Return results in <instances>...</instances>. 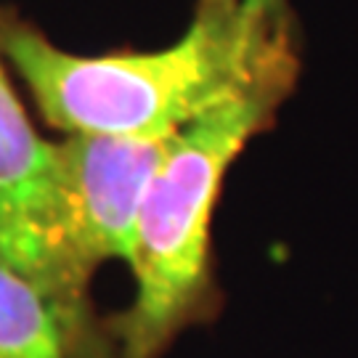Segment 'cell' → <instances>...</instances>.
Listing matches in <instances>:
<instances>
[{"mask_svg": "<svg viewBox=\"0 0 358 358\" xmlns=\"http://www.w3.org/2000/svg\"><path fill=\"white\" fill-rule=\"evenodd\" d=\"M40 115L69 136H176L239 93L297 72L287 13L247 0H196L189 29L159 51L80 56L29 27L0 32Z\"/></svg>", "mask_w": 358, "mask_h": 358, "instance_id": "6da1fadb", "label": "cell"}, {"mask_svg": "<svg viewBox=\"0 0 358 358\" xmlns=\"http://www.w3.org/2000/svg\"><path fill=\"white\" fill-rule=\"evenodd\" d=\"M297 72H282L199 117L173 138L143 196L130 268L136 292L109 321L115 358H162L210 316V229L220 186L244 143L268 125Z\"/></svg>", "mask_w": 358, "mask_h": 358, "instance_id": "7a4b0ae2", "label": "cell"}, {"mask_svg": "<svg viewBox=\"0 0 358 358\" xmlns=\"http://www.w3.org/2000/svg\"><path fill=\"white\" fill-rule=\"evenodd\" d=\"M176 136H69L53 143L62 242L83 282L109 260L130 263L143 196Z\"/></svg>", "mask_w": 358, "mask_h": 358, "instance_id": "3957f363", "label": "cell"}, {"mask_svg": "<svg viewBox=\"0 0 358 358\" xmlns=\"http://www.w3.org/2000/svg\"><path fill=\"white\" fill-rule=\"evenodd\" d=\"M0 255L53 282L88 289L69 266L59 220L53 143L32 128L0 66Z\"/></svg>", "mask_w": 358, "mask_h": 358, "instance_id": "277c9868", "label": "cell"}, {"mask_svg": "<svg viewBox=\"0 0 358 358\" xmlns=\"http://www.w3.org/2000/svg\"><path fill=\"white\" fill-rule=\"evenodd\" d=\"M0 358H115V343L88 289L0 255Z\"/></svg>", "mask_w": 358, "mask_h": 358, "instance_id": "5b68a950", "label": "cell"}, {"mask_svg": "<svg viewBox=\"0 0 358 358\" xmlns=\"http://www.w3.org/2000/svg\"><path fill=\"white\" fill-rule=\"evenodd\" d=\"M255 11H263V13H287V0H247Z\"/></svg>", "mask_w": 358, "mask_h": 358, "instance_id": "8992f818", "label": "cell"}]
</instances>
